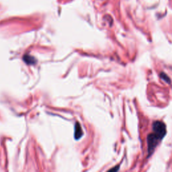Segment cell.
<instances>
[{
  "label": "cell",
  "instance_id": "6da1fadb",
  "mask_svg": "<svg viewBox=\"0 0 172 172\" xmlns=\"http://www.w3.org/2000/svg\"><path fill=\"white\" fill-rule=\"evenodd\" d=\"M165 125L160 121L154 122L153 124V133L149 134L147 137L149 155L152 154L159 143L165 137Z\"/></svg>",
  "mask_w": 172,
  "mask_h": 172
},
{
  "label": "cell",
  "instance_id": "7a4b0ae2",
  "mask_svg": "<svg viewBox=\"0 0 172 172\" xmlns=\"http://www.w3.org/2000/svg\"><path fill=\"white\" fill-rule=\"evenodd\" d=\"M75 138L77 139H79L81 138L83 135V132L81 131V128L80 127V125L79 123H77L76 124V127H75Z\"/></svg>",
  "mask_w": 172,
  "mask_h": 172
},
{
  "label": "cell",
  "instance_id": "3957f363",
  "mask_svg": "<svg viewBox=\"0 0 172 172\" xmlns=\"http://www.w3.org/2000/svg\"><path fill=\"white\" fill-rule=\"evenodd\" d=\"M27 57H28V61H26V62L27 63H28V64H29V63L30 64L34 63V62H35V61H34V58H32V57H31L30 56H27Z\"/></svg>",
  "mask_w": 172,
  "mask_h": 172
}]
</instances>
